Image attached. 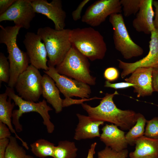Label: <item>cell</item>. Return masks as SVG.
<instances>
[{
  "mask_svg": "<svg viewBox=\"0 0 158 158\" xmlns=\"http://www.w3.org/2000/svg\"><path fill=\"white\" fill-rule=\"evenodd\" d=\"M118 94L116 90L113 93H106L95 107L87 103H82L81 105L93 120L109 122L122 130H129L136 123L137 113L132 110H122L117 107L113 98Z\"/></svg>",
  "mask_w": 158,
  "mask_h": 158,
  "instance_id": "obj_1",
  "label": "cell"
},
{
  "mask_svg": "<svg viewBox=\"0 0 158 158\" xmlns=\"http://www.w3.org/2000/svg\"><path fill=\"white\" fill-rule=\"evenodd\" d=\"M0 43L7 47L10 67L8 87L13 88L19 75L29 66L30 61L26 52L21 50L17 43V38L21 27L15 25L4 27L0 25Z\"/></svg>",
  "mask_w": 158,
  "mask_h": 158,
  "instance_id": "obj_2",
  "label": "cell"
},
{
  "mask_svg": "<svg viewBox=\"0 0 158 158\" xmlns=\"http://www.w3.org/2000/svg\"><path fill=\"white\" fill-rule=\"evenodd\" d=\"M70 40L72 46L91 61L105 56L107 47L103 37L92 27L71 29Z\"/></svg>",
  "mask_w": 158,
  "mask_h": 158,
  "instance_id": "obj_3",
  "label": "cell"
},
{
  "mask_svg": "<svg viewBox=\"0 0 158 158\" xmlns=\"http://www.w3.org/2000/svg\"><path fill=\"white\" fill-rule=\"evenodd\" d=\"M71 29L57 30L49 27L39 28L37 34L44 43L49 58V66L54 67L63 60L72 47L70 40Z\"/></svg>",
  "mask_w": 158,
  "mask_h": 158,
  "instance_id": "obj_4",
  "label": "cell"
},
{
  "mask_svg": "<svg viewBox=\"0 0 158 158\" xmlns=\"http://www.w3.org/2000/svg\"><path fill=\"white\" fill-rule=\"evenodd\" d=\"M88 59L72 46L62 62L56 66L59 74L89 85L96 83V78L90 74Z\"/></svg>",
  "mask_w": 158,
  "mask_h": 158,
  "instance_id": "obj_5",
  "label": "cell"
},
{
  "mask_svg": "<svg viewBox=\"0 0 158 158\" xmlns=\"http://www.w3.org/2000/svg\"><path fill=\"white\" fill-rule=\"evenodd\" d=\"M5 92L9 97L14 101L15 105L18 107V109L13 110L12 117V122L17 132H20L23 130L22 126L19 121L22 115L25 113L35 112L39 113L42 117L43 124L46 126L48 133H53L54 126L50 121L49 113L52 109L47 104V101L43 99L36 103L25 100L15 93L13 88L8 87H6Z\"/></svg>",
  "mask_w": 158,
  "mask_h": 158,
  "instance_id": "obj_6",
  "label": "cell"
},
{
  "mask_svg": "<svg viewBox=\"0 0 158 158\" xmlns=\"http://www.w3.org/2000/svg\"><path fill=\"white\" fill-rule=\"evenodd\" d=\"M109 21L113 29V39L115 49L126 59H129L142 55V47L131 39L121 13L111 15Z\"/></svg>",
  "mask_w": 158,
  "mask_h": 158,
  "instance_id": "obj_7",
  "label": "cell"
},
{
  "mask_svg": "<svg viewBox=\"0 0 158 158\" xmlns=\"http://www.w3.org/2000/svg\"><path fill=\"white\" fill-rule=\"evenodd\" d=\"M42 78L38 69L29 65L19 75L15 85L18 95L26 100L38 101L42 94Z\"/></svg>",
  "mask_w": 158,
  "mask_h": 158,
  "instance_id": "obj_8",
  "label": "cell"
},
{
  "mask_svg": "<svg viewBox=\"0 0 158 158\" xmlns=\"http://www.w3.org/2000/svg\"><path fill=\"white\" fill-rule=\"evenodd\" d=\"M49 67V69L44 71V72L54 80L56 86L65 98L75 96L82 99H89L91 93L90 85L59 74L54 67Z\"/></svg>",
  "mask_w": 158,
  "mask_h": 158,
  "instance_id": "obj_9",
  "label": "cell"
},
{
  "mask_svg": "<svg viewBox=\"0 0 158 158\" xmlns=\"http://www.w3.org/2000/svg\"><path fill=\"white\" fill-rule=\"evenodd\" d=\"M122 11L119 0H99L88 7L81 21L91 26L96 27L104 22L108 16Z\"/></svg>",
  "mask_w": 158,
  "mask_h": 158,
  "instance_id": "obj_10",
  "label": "cell"
},
{
  "mask_svg": "<svg viewBox=\"0 0 158 158\" xmlns=\"http://www.w3.org/2000/svg\"><path fill=\"white\" fill-rule=\"evenodd\" d=\"M35 15L31 0H16L5 12L0 15V22L13 21L15 25L28 29Z\"/></svg>",
  "mask_w": 158,
  "mask_h": 158,
  "instance_id": "obj_11",
  "label": "cell"
},
{
  "mask_svg": "<svg viewBox=\"0 0 158 158\" xmlns=\"http://www.w3.org/2000/svg\"><path fill=\"white\" fill-rule=\"evenodd\" d=\"M150 40L149 42V51L144 57L133 63H127L118 59V67L123 70L121 77L123 78L133 73L138 68L158 67V29L152 31L151 33Z\"/></svg>",
  "mask_w": 158,
  "mask_h": 158,
  "instance_id": "obj_12",
  "label": "cell"
},
{
  "mask_svg": "<svg viewBox=\"0 0 158 158\" xmlns=\"http://www.w3.org/2000/svg\"><path fill=\"white\" fill-rule=\"evenodd\" d=\"M37 33L28 32L25 35L23 43L29 58L30 63L38 69L47 71L48 61L47 51L43 42Z\"/></svg>",
  "mask_w": 158,
  "mask_h": 158,
  "instance_id": "obj_13",
  "label": "cell"
},
{
  "mask_svg": "<svg viewBox=\"0 0 158 158\" xmlns=\"http://www.w3.org/2000/svg\"><path fill=\"white\" fill-rule=\"evenodd\" d=\"M31 4L35 13L42 14L52 21L55 30L64 29L66 13L61 0H52L48 2L47 0H31Z\"/></svg>",
  "mask_w": 158,
  "mask_h": 158,
  "instance_id": "obj_14",
  "label": "cell"
},
{
  "mask_svg": "<svg viewBox=\"0 0 158 158\" xmlns=\"http://www.w3.org/2000/svg\"><path fill=\"white\" fill-rule=\"evenodd\" d=\"M152 70L151 68L140 67L136 69L128 78L124 79L126 82L134 85V92L137 97L150 96L154 90L152 87Z\"/></svg>",
  "mask_w": 158,
  "mask_h": 158,
  "instance_id": "obj_15",
  "label": "cell"
},
{
  "mask_svg": "<svg viewBox=\"0 0 158 158\" xmlns=\"http://www.w3.org/2000/svg\"><path fill=\"white\" fill-rule=\"evenodd\" d=\"M153 1L152 0H140L139 11L132 22L133 26L137 32L149 35L155 29L153 23L155 13Z\"/></svg>",
  "mask_w": 158,
  "mask_h": 158,
  "instance_id": "obj_16",
  "label": "cell"
},
{
  "mask_svg": "<svg viewBox=\"0 0 158 158\" xmlns=\"http://www.w3.org/2000/svg\"><path fill=\"white\" fill-rule=\"evenodd\" d=\"M100 139L107 147L117 152L126 149L128 143L125 132L116 126L106 124L102 129Z\"/></svg>",
  "mask_w": 158,
  "mask_h": 158,
  "instance_id": "obj_17",
  "label": "cell"
},
{
  "mask_svg": "<svg viewBox=\"0 0 158 158\" xmlns=\"http://www.w3.org/2000/svg\"><path fill=\"white\" fill-rule=\"evenodd\" d=\"M78 123L75 129L74 139L80 140L100 137L99 127L104 122L93 120L89 116L76 114Z\"/></svg>",
  "mask_w": 158,
  "mask_h": 158,
  "instance_id": "obj_18",
  "label": "cell"
},
{
  "mask_svg": "<svg viewBox=\"0 0 158 158\" xmlns=\"http://www.w3.org/2000/svg\"><path fill=\"white\" fill-rule=\"evenodd\" d=\"M54 80L49 75L45 74L42 80V94L47 102L51 104L56 113L62 110L63 101L60 97V91Z\"/></svg>",
  "mask_w": 158,
  "mask_h": 158,
  "instance_id": "obj_19",
  "label": "cell"
},
{
  "mask_svg": "<svg viewBox=\"0 0 158 158\" xmlns=\"http://www.w3.org/2000/svg\"><path fill=\"white\" fill-rule=\"evenodd\" d=\"M135 145V150L129 154L130 158H140L145 156L158 158V139L144 135L137 140Z\"/></svg>",
  "mask_w": 158,
  "mask_h": 158,
  "instance_id": "obj_20",
  "label": "cell"
},
{
  "mask_svg": "<svg viewBox=\"0 0 158 158\" xmlns=\"http://www.w3.org/2000/svg\"><path fill=\"white\" fill-rule=\"evenodd\" d=\"M6 92L0 94V122L5 124L8 126L11 132L14 133L15 137L20 140L22 145L26 149H29L27 143L23 141L16 134L13 128L11 118L12 117L13 109L15 105L14 102L11 103L12 99L8 97Z\"/></svg>",
  "mask_w": 158,
  "mask_h": 158,
  "instance_id": "obj_21",
  "label": "cell"
},
{
  "mask_svg": "<svg viewBox=\"0 0 158 158\" xmlns=\"http://www.w3.org/2000/svg\"><path fill=\"white\" fill-rule=\"evenodd\" d=\"M147 120L142 114L140 113H136L135 123L125 135L128 145L131 146L135 145L137 140L144 135Z\"/></svg>",
  "mask_w": 158,
  "mask_h": 158,
  "instance_id": "obj_22",
  "label": "cell"
},
{
  "mask_svg": "<svg viewBox=\"0 0 158 158\" xmlns=\"http://www.w3.org/2000/svg\"><path fill=\"white\" fill-rule=\"evenodd\" d=\"M78 149L74 142L61 141L55 147L53 158H75Z\"/></svg>",
  "mask_w": 158,
  "mask_h": 158,
  "instance_id": "obj_23",
  "label": "cell"
},
{
  "mask_svg": "<svg viewBox=\"0 0 158 158\" xmlns=\"http://www.w3.org/2000/svg\"><path fill=\"white\" fill-rule=\"evenodd\" d=\"M31 151L36 157L44 158L48 156L53 157L55 147L54 144L48 140L40 139L30 144Z\"/></svg>",
  "mask_w": 158,
  "mask_h": 158,
  "instance_id": "obj_24",
  "label": "cell"
},
{
  "mask_svg": "<svg viewBox=\"0 0 158 158\" xmlns=\"http://www.w3.org/2000/svg\"><path fill=\"white\" fill-rule=\"evenodd\" d=\"M16 137L11 136L6 147L5 158H34L27 154L25 150L19 145Z\"/></svg>",
  "mask_w": 158,
  "mask_h": 158,
  "instance_id": "obj_25",
  "label": "cell"
},
{
  "mask_svg": "<svg viewBox=\"0 0 158 158\" xmlns=\"http://www.w3.org/2000/svg\"><path fill=\"white\" fill-rule=\"evenodd\" d=\"M140 0H121L123 15L128 17L137 14L139 11Z\"/></svg>",
  "mask_w": 158,
  "mask_h": 158,
  "instance_id": "obj_26",
  "label": "cell"
},
{
  "mask_svg": "<svg viewBox=\"0 0 158 158\" xmlns=\"http://www.w3.org/2000/svg\"><path fill=\"white\" fill-rule=\"evenodd\" d=\"M8 58L4 54L0 53V83L9 82L10 78V67Z\"/></svg>",
  "mask_w": 158,
  "mask_h": 158,
  "instance_id": "obj_27",
  "label": "cell"
},
{
  "mask_svg": "<svg viewBox=\"0 0 158 158\" xmlns=\"http://www.w3.org/2000/svg\"><path fill=\"white\" fill-rule=\"evenodd\" d=\"M128 154V150L124 149L117 152L111 148L106 147L97 153V158H126Z\"/></svg>",
  "mask_w": 158,
  "mask_h": 158,
  "instance_id": "obj_28",
  "label": "cell"
},
{
  "mask_svg": "<svg viewBox=\"0 0 158 158\" xmlns=\"http://www.w3.org/2000/svg\"><path fill=\"white\" fill-rule=\"evenodd\" d=\"M144 136L151 138L158 139V117L147 120Z\"/></svg>",
  "mask_w": 158,
  "mask_h": 158,
  "instance_id": "obj_29",
  "label": "cell"
},
{
  "mask_svg": "<svg viewBox=\"0 0 158 158\" xmlns=\"http://www.w3.org/2000/svg\"><path fill=\"white\" fill-rule=\"evenodd\" d=\"M119 76L118 70L114 67H109L107 68L104 73L105 79L110 82L117 80Z\"/></svg>",
  "mask_w": 158,
  "mask_h": 158,
  "instance_id": "obj_30",
  "label": "cell"
},
{
  "mask_svg": "<svg viewBox=\"0 0 158 158\" xmlns=\"http://www.w3.org/2000/svg\"><path fill=\"white\" fill-rule=\"evenodd\" d=\"M134 85V84L126 82L111 83L106 80L105 82L104 87L115 89H126L131 87H133Z\"/></svg>",
  "mask_w": 158,
  "mask_h": 158,
  "instance_id": "obj_31",
  "label": "cell"
},
{
  "mask_svg": "<svg viewBox=\"0 0 158 158\" xmlns=\"http://www.w3.org/2000/svg\"><path fill=\"white\" fill-rule=\"evenodd\" d=\"M90 1L89 0H83L80 3L77 8L72 12V16L74 20L76 21L81 18V14L83 9Z\"/></svg>",
  "mask_w": 158,
  "mask_h": 158,
  "instance_id": "obj_32",
  "label": "cell"
},
{
  "mask_svg": "<svg viewBox=\"0 0 158 158\" xmlns=\"http://www.w3.org/2000/svg\"><path fill=\"white\" fill-rule=\"evenodd\" d=\"M11 133L6 125L0 122V139H9L11 136Z\"/></svg>",
  "mask_w": 158,
  "mask_h": 158,
  "instance_id": "obj_33",
  "label": "cell"
},
{
  "mask_svg": "<svg viewBox=\"0 0 158 158\" xmlns=\"http://www.w3.org/2000/svg\"><path fill=\"white\" fill-rule=\"evenodd\" d=\"M16 0H0V15L5 12Z\"/></svg>",
  "mask_w": 158,
  "mask_h": 158,
  "instance_id": "obj_34",
  "label": "cell"
},
{
  "mask_svg": "<svg viewBox=\"0 0 158 158\" xmlns=\"http://www.w3.org/2000/svg\"><path fill=\"white\" fill-rule=\"evenodd\" d=\"M9 142V138L0 139V158H5L6 149Z\"/></svg>",
  "mask_w": 158,
  "mask_h": 158,
  "instance_id": "obj_35",
  "label": "cell"
},
{
  "mask_svg": "<svg viewBox=\"0 0 158 158\" xmlns=\"http://www.w3.org/2000/svg\"><path fill=\"white\" fill-rule=\"evenodd\" d=\"M152 87L154 91L158 92V67L153 68Z\"/></svg>",
  "mask_w": 158,
  "mask_h": 158,
  "instance_id": "obj_36",
  "label": "cell"
},
{
  "mask_svg": "<svg viewBox=\"0 0 158 158\" xmlns=\"http://www.w3.org/2000/svg\"><path fill=\"white\" fill-rule=\"evenodd\" d=\"M153 5L155 7V17L153 20L154 25L155 29H158V0H153Z\"/></svg>",
  "mask_w": 158,
  "mask_h": 158,
  "instance_id": "obj_37",
  "label": "cell"
},
{
  "mask_svg": "<svg viewBox=\"0 0 158 158\" xmlns=\"http://www.w3.org/2000/svg\"><path fill=\"white\" fill-rule=\"evenodd\" d=\"M97 143L95 142L92 143L89 149L88 153L86 158H94V155L95 153V149L97 145Z\"/></svg>",
  "mask_w": 158,
  "mask_h": 158,
  "instance_id": "obj_38",
  "label": "cell"
},
{
  "mask_svg": "<svg viewBox=\"0 0 158 158\" xmlns=\"http://www.w3.org/2000/svg\"><path fill=\"white\" fill-rule=\"evenodd\" d=\"M140 158H151L149 156H145V157H141Z\"/></svg>",
  "mask_w": 158,
  "mask_h": 158,
  "instance_id": "obj_39",
  "label": "cell"
}]
</instances>
